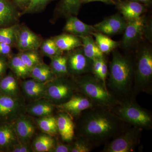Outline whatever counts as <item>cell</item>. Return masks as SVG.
<instances>
[{
    "label": "cell",
    "instance_id": "cell-39",
    "mask_svg": "<svg viewBox=\"0 0 152 152\" xmlns=\"http://www.w3.org/2000/svg\"><path fill=\"white\" fill-rule=\"evenodd\" d=\"M103 58H100L96 59L93 60L92 66V71L94 73L95 77H97L101 66H102V62Z\"/></svg>",
    "mask_w": 152,
    "mask_h": 152
},
{
    "label": "cell",
    "instance_id": "cell-38",
    "mask_svg": "<svg viewBox=\"0 0 152 152\" xmlns=\"http://www.w3.org/2000/svg\"><path fill=\"white\" fill-rule=\"evenodd\" d=\"M31 151V149L28 144L22 143L19 142L12 148V152H30Z\"/></svg>",
    "mask_w": 152,
    "mask_h": 152
},
{
    "label": "cell",
    "instance_id": "cell-20",
    "mask_svg": "<svg viewBox=\"0 0 152 152\" xmlns=\"http://www.w3.org/2000/svg\"><path fill=\"white\" fill-rule=\"evenodd\" d=\"M34 101L27 107V111L31 115L40 118L52 116L54 109L53 104L48 100Z\"/></svg>",
    "mask_w": 152,
    "mask_h": 152
},
{
    "label": "cell",
    "instance_id": "cell-29",
    "mask_svg": "<svg viewBox=\"0 0 152 152\" xmlns=\"http://www.w3.org/2000/svg\"><path fill=\"white\" fill-rule=\"evenodd\" d=\"M10 66L18 77L25 79L30 75V71L18 55L12 57L10 61Z\"/></svg>",
    "mask_w": 152,
    "mask_h": 152
},
{
    "label": "cell",
    "instance_id": "cell-34",
    "mask_svg": "<svg viewBox=\"0 0 152 152\" xmlns=\"http://www.w3.org/2000/svg\"><path fill=\"white\" fill-rule=\"evenodd\" d=\"M41 52L44 56L51 57L62 55L63 52L57 47L53 39H48L41 44Z\"/></svg>",
    "mask_w": 152,
    "mask_h": 152
},
{
    "label": "cell",
    "instance_id": "cell-6",
    "mask_svg": "<svg viewBox=\"0 0 152 152\" xmlns=\"http://www.w3.org/2000/svg\"><path fill=\"white\" fill-rule=\"evenodd\" d=\"M46 85L44 97L56 105L69 100L77 90L75 83L65 77H56L47 83Z\"/></svg>",
    "mask_w": 152,
    "mask_h": 152
},
{
    "label": "cell",
    "instance_id": "cell-28",
    "mask_svg": "<svg viewBox=\"0 0 152 152\" xmlns=\"http://www.w3.org/2000/svg\"><path fill=\"white\" fill-rule=\"evenodd\" d=\"M50 66L56 77H65L69 75L67 65V56L62 55L50 58Z\"/></svg>",
    "mask_w": 152,
    "mask_h": 152
},
{
    "label": "cell",
    "instance_id": "cell-27",
    "mask_svg": "<svg viewBox=\"0 0 152 152\" xmlns=\"http://www.w3.org/2000/svg\"><path fill=\"white\" fill-rule=\"evenodd\" d=\"M55 146L54 140L51 136L42 134L38 136L33 142V148L37 152H52Z\"/></svg>",
    "mask_w": 152,
    "mask_h": 152
},
{
    "label": "cell",
    "instance_id": "cell-4",
    "mask_svg": "<svg viewBox=\"0 0 152 152\" xmlns=\"http://www.w3.org/2000/svg\"><path fill=\"white\" fill-rule=\"evenodd\" d=\"M113 108V112L124 122L142 130L151 129V114L134 101L120 102Z\"/></svg>",
    "mask_w": 152,
    "mask_h": 152
},
{
    "label": "cell",
    "instance_id": "cell-14",
    "mask_svg": "<svg viewBox=\"0 0 152 152\" xmlns=\"http://www.w3.org/2000/svg\"><path fill=\"white\" fill-rule=\"evenodd\" d=\"M14 128L19 142L23 144H28L31 141L35 131L31 120L23 115L17 119Z\"/></svg>",
    "mask_w": 152,
    "mask_h": 152
},
{
    "label": "cell",
    "instance_id": "cell-43",
    "mask_svg": "<svg viewBox=\"0 0 152 152\" xmlns=\"http://www.w3.org/2000/svg\"><path fill=\"white\" fill-rule=\"evenodd\" d=\"M94 1H100L110 4H115L113 0H83V4Z\"/></svg>",
    "mask_w": 152,
    "mask_h": 152
},
{
    "label": "cell",
    "instance_id": "cell-13",
    "mask_svg": "<svg viewBox=\"0 0 152 152\" xmlns=\"http://www.w3.org/2000/svg\"><path fill=\"white\" fill-rule=\"evenodd\" d=\"M145 26V20L142 16L127 22L122 41L123 47L127 48L134 44L142 34Z\"/></svg>",
    "mask_w": 152,
    "mask_h": 152
},
{
    "label": "cell",
    "instance_id": "cell-33",
    "mask_svg": "<svg viewBox=\"0 0 152 152\" xmlns=\"http://www.w3.org/2000/svg\"><path fill=\"white\" fill-rule=\"evenodd\" d=\"M83 4V0H63L61 5V11L66 16H76Z\"/></svg>",
    "mask_w": 152,
    "mask_h": 152
},
{
    "label": "cell",
    "instance_id": "cell-19",
    "mask_svg": "<svg viewBox=\"0 0 152 152\" xmlns=\"http://www.w3.org/2000/svg\"><path fill=\"white\" fill-rule=\"evenodd\" d=\"M58 48L63 52L70 51L82 47L81 39L70 34H64L53 38Z\"/></svg>",
    "mask_w": 152,
    "mask_h": 152
},
{
    "label": "cell",
    "instance_id": "cell-9",
    "mask_svg": "<svg viewBox=\"0 0 152 152\" xmlns=\"http://www.w3.org/2000/svg\"><path fill=\"white\" fill-rule=\"evenodd\" d=\"M56 106L61 111L66 113L72 117H77L84 111L95 106L88 97L81 94H75L69 100Z\"/></svg>",
    "mask_w": 152,
    "mask_h": 152
},
{
    "label": "cell",
    "instance_id": "cell-45",
    "mask_svg": "<svg viewBox=\"0 0 152 152\" xmlns=\"http://www.w3.org/2000/svg\"><path fill=\"white\" fill-rule=\"evenodd\" d=\"M131 1H135L138 2L139 3L147 4V3L150 2L151 0H131Z\"/></svg>",
    "mask_w": 152,
    "mask_h": 152
},
{
    "label": "cell",
    "instance_id": "cell-18",
    "mask_svg": "<svg viewBox=\"0 0 152 152\" xmlns=\"http://www.w3.org/2000/svg\"><path fill=\"white\" fill-rule=\"evenodd\" d=\"M118 8L127 22L139 18L145 11V7L140 3L133 1L120 3Z\"/></svg>",
    "mask_w": 152,
    "mask_h": 152
},
{
    "label": "cell",
    "instance_id": "cell-17",
    "mask_svg": "<svg viewBox=\"0 0 152 152\" xmlns=\"http://www.w3.org/2000/svg\"><path fill=\"white\" fill-rule=\"evenodd\" d=\"M47 83L32 79L23 82L22 89L26 96L33 101L40 99L45 97Z\"/></svg>",
    "mask_w": 152,
    "mask_h": 152
},
{
    "label": "cell",
    "instance_id": "cell-2",
    "mask_svg": "<svg viewBox=\"0 0 152 152\" xmlns=\"http://www.w3.org/2000/svg\"><path fill=\"white\" fill-rule=\"evenodd\" d=\"M134 69L130 60L119 52H113L110 64L108 86L116 94L126 96L132 88Z\"/></svg>",
    "mask_w": 152,
    "mask_h": 152
},
{
    "label": "cell",
    "instance_id": "cell-7",
    "mask_svg": "<svg viewBox=\"0 0 152 152\" xmlns=\"http://www.w3.org/2000/svg\"><path fill=\"white\" fill-rule=\"evenodd\" d=\"M142 129L134 126L123 131L119 134L108 142L105 146L103 152H133L139 144Z\"/></svg>",
    "mask_w": 152,
    "mask_h": 152
},
{
    "label": "cell",
    "instance_id": "cell-26",
    "mask_svg": "<svg viewBox=\"0 0 152 152\" xmlns=\"http://www.w3.org/2000/svg\"><path fill=\"white\" fill-rule=\"evenodd\" d=\"M0 90L3 94L18 97L19 88L17 79L12 75L7 76L0 82Z\"/></svg>",
    "mask_w": 152,
    "mask_h": 152
},
{
    "label": "cell",
    "instance_id": "cell-35",
    "mask_svg": "<svg viewBox=\"0 0 152 152\" xmlns=\"http://www.w3.org/2000/svg\"><path fill=\"white\" fill-rule=\"evenodd\" d=\"M51 0H30L28 4L23 10L22 15L35 12L42 10Z\"/></svg>",
    "mask_w": 152,
    "mask_h": 152
},
{
    "label": "cell",
    "instance_id": "cell-5",
    "mask_svg": "<svg viewBox=\"0 0 152 152\" xmlns=\"http://www.w3.org/2000/svg\"><path fill=\"white\" fill-rule=\"evenodd\" d=\"M134 93L151 92L152 80V52L151 49L144 48L139 52L136 69L134 71Z\"/></svg>",
    "mask_w": 152,
    "mask_h": 152
},
{
    "label": "cell",
    "instance_id": "cell-23",
    "mask_svg": "<svg viewBox=\"0 0 152 152\" xmlns=\"http://www.w3.org/2000/svg\"><path fill=\"white\" fill-rule=\"evenodd\" d=\"M18 142L14 126L5 125L0 127V147L12 148Z\"/></svg>",
    "mask_w": 152,
    "mask_h": 152
},
{
    "label": "cell",
    "instance_id": "cell-31",
    "mask_svg": "<svg viewBox=\"0 0 152 152\" xmlns=\"http://www.w3.org/2000/svg\"><path fill=\"white\" fill-rule=\"evenodd\" d=\"M18 55L28 69L30 72L34 67L42 63L40 57L36 50L21 52Z\"/></svg>",
    "mask_w": 152,
    "mask_h": 152
},
{
    "label": "cell",
    "instance_id": "cell-3",
    "mask_svg": "<svg viewBox=\"0 0 152 152\" xmlns=\"http://www.w3.org/2000/svg\"><path fill=\"white\" fill-rule=\"evenodd\" d=\"M77 90L88 97L95 106L113 109L121 101L109 92L107 86L95 76L86 75L77 79Z\"/></svg>",
    "mask_w": 152,
    "mask_h": 152
},
{
    "label": "cell",
    "instance_id": "cell-32",
    "mask_svg": "<svg viewBox=\"0 0 152 152\" xmlns=\"http://www.w3.org/2000/svg\"><path fill=\"white\" fill-rule=\"evenodd\" d=\"M18 26L14 25L6 28H0V42L8 45L16 44Z\"/></svg>",
    "mask_w": 152,
    "mask_h": 152
},
{
    "label": "cell",
    "instance_id": "cell-37",
    "mask_svg": "<svg viewBox=\"0 0 152 152\" xmlns=\"http://www.w3.org/2000/svg\"><path fill=\"white\" fill-rule=\"evenodd\" d=\"M108 74V68L107 63L104 58L103 59L102 62V66H101L97 78L102 82L104 84L106 85V79Z\"/></svg>",
    "mask_w": 152,
    "mask_h": 152
},
{
    "label": "cell",
    "instance_id": "cell-12",
    "mask_svg": "<svg viewBox=\"0 0 152 152\" xmlns=\"http://www.w3.org/2000/svg\"><path fill=\"white\" fill-rule=\"evenodd\" d=\"M40 38L26 26L18 28L16 45L21 52L37 50L42 43Z\"/></svg>",
    "mask_w": 152,
    "mask_h": 152
},
{
    "label": "cell",
    "instance_id": "cell-25",
    "mask_svg": "<svg viewBox=\"0 0 152 152\" xmlns=\"http://www.w3.org/2000/svg\"><path fill=\"white\" fill-rule=\"evenodd\" d=\"M91 35L94 37L96 43L104 54H108L119 45V42L112 39L102 33L95 32Z\"/></svg>",
    "mask_w": 152,
    "mask_h": 152
},
{
    "label": "cell",
    "instance_id": "cell-30",
    "mask_svg": "<svg viewBox=\"0 0 152 152\" xmlns=\"http://www.w3.org/2000/svg\"><path fill=\"white\" fill-rule=\"evenodd\" d=\"M41 130L49 134H55L58 132L56 118L50 116L42 117L37 120Z\"/></svg>",
    "mask_w": 152,
    "mask_h": 152
},
{
    "label": "cell",
    "instance_id": "cell-42",
    "mask_svg": "<svg viewBox=\"0 0 152 152\" xmlns=\"http://www.w3.org/2000/svg\"><path fill=\"white\" fill-rule=\"evenodd\" d=\"M14 2L18 7L23 9V10L27 7L30 0H13Z\"/></svg>",
    "mask_w": 152,
    "mask_h": 152
},
{
    "label": "cell",
    "instance_id": "cell-1",
    "mask_svg": "<svg viewBox=\"0 0 152 152\" xmlns=\"http://www.w3.org/2000/svg\"><path fill=\"white\" fill-rule=\"evenodd\" d=\"M78 124L80 137L93 146L109 142L124 130V124L110 109L94 106L82 112Z\"/></svg>",
    "mask_w": 152,
    "mask_h": 152
},
{
    "label": "cell",
    "instance_id": "cell-40",
    "mask_svg": "<svg viewBox=\"0 0 152 152\" xmlns=\"http://www.w3.org/2000/svg\"><path fill=\"white\" fill-rule=\"evenodd\" d=\"M72 145L58 144L55 146L52 152H71Z\"/></svg>",
    "mask_w": 152,
    "mask_h": 152
},
{
    "label": "cell",
    "instance_id": "cell-10",
    "mask_svg": "<svg viewBox=\"0 0 152 152\" xmlns=\"http://www.w3.org/2000/svg\"><path fill=\"white\" fill-rule=\"evenodd\" d=\"M126 25V21L123 17L115 14L106 18L94 26L96 32L110 36L124 32Z\"/></svg>",
    "mask_w": 152,
    "mask_h": 152
},
{
    "label": "cell",
    "instance_id": "cell-22",
    "mask_svg": "<svg viewBox=\"0 0 152 152\" xmlns=\"http://www.w3.org/2000/svg\"><path fill=\"white\" fill-rule=\"evenodd\" d=\"M18 14L15 7L8 0H0V26L15 22Z\"/></svg>",
    "mask_w": 152,
    "mask_h": 152
},
{
    "label": "cell",
    "instance_id": "cell-41",
    "mask_svg": "<svg viewBox=\"0 0 152 152\" xmlns=\"http://www.w3.org/2000/svg\"><path fill=\"white\" fill-rule=\"evenodd\" d=\"M11 45L8 44L0 42V54L8 55L11 53Z\"/></svg>",
    "mask_w": 152,
    "mask_h": 152
},
{
    "label": "cell",
    "instance_id": "cell-44",
    "mask_svg": "<svg viewBox=\"0 0 152 152\" xmlns=\"http://www.w3.org/2000/svg\"><path fill=\"white\" fill-rule=\"evenodd\" d=\"M6 69V65L4 62L0 59V75L4 72Z\"/></svg>",
    "mask_w": 152,
    "mask_h": 152
},
{
    "label": "cell",
    "instance_id": "cell-8",
    "mask_svg": "<svg viewBox=\"0 0 152 152\" xmlns=\"http://www.w3.org/2000/svg\"><path fill=\"white\" fill-rule=\"evenodd\" d=\"M67 56V65L69 74L80 75L92 71L93 61L86 56L83 48L73 50Z\"/></svg>",
    "mask_w": 152,
    "mask_h": 152
},
{
    "label": "cell",
    "instance_id": "cell-11",
    "mask_svg": "<svg viewBox=\"0 0 152 152\" xmlns=\"http://www.w3.org/2000/svg\"><path fill=\"white\" fill-rule=\"evenodd\" d=\"M24 106L18 97L0 95V117L15 121L20 115Z\"/></svg>",
    "mask_w": 152,
    "mask_h": 152
},
{
    "label": "cell",
    "instance_id": "cell-21",
    "mask_svg": "<svg viewBox=\"0 0 152 152\" xmlns=\"http://www.w3.org/2000/svg\"><path fill=\"white\" fill-rule=\"evenodd\" d=\"M80 38L81 39L83 44L82 47H83V51L86 56L92 61L104 57V54L100 50L92 35Z\"/></svg>",
    "mask_w": 152,
    "mask_h": 152
},
{
    "label": "cell",
    "instance_id": "cell-24",
    "mask_svg": "<svg viewBox=\"0 0 152 152\" xmlns=\"http://www.w3.org/2000/svg\"><path fill=\"white\" fill-rule=\"evenodd\" d=\"M30 76L32 79L43 83H48L56 77L50 66L42 62L33 68Z\"/></svg>",
    "mask_w": 152,
    "mask_h": 152
},
{
    "label": "cell",
    "instance_id": "cell-15",
    "mask_svg": "<svg viewBox=\"0 0 152 152\" xmlns=\"http://www.w3.org/2000/svg\"><path fill=\"white\" fill-rule=\"evenodd\" d=\"M64 31L79 37L91 35L96 32L94 26L87 24L73 15L68 16Z\"/></svg>",
    "mask_w": 152,
    "mask_h": 152
},
{
    "label": "cell",
    "instance_id": "cell-16",
    "mask_svg": "<svg viewBox=\"0 0 152 152\" xmlns=\"http://www.w3.org/2000/svg\"><path fill=\"white\" fill-rule=\"evenodd\" d=\"M58 132L63 140L70 142L75 135V125L72 117L66 113L61 112L56 118Z\"/></svg>",
    "mask_w": 152,
    "mask_h": 152
},
{
    "label": "cell",
    "instance_id": "cell-36",
    "mask_svg": "<svg viewBox=\"0 0 152 152\" xmlns=\"http://www.w3.org/2000/svg\"><path fill=\"white\" fill-rule=\"evenodd\" d=\"M94 146L85 139L80 137L72 145L71 152H89Z\"/></svg>",
    "mask_w": 152,
    "mask_h": 152
}]
</instances>
